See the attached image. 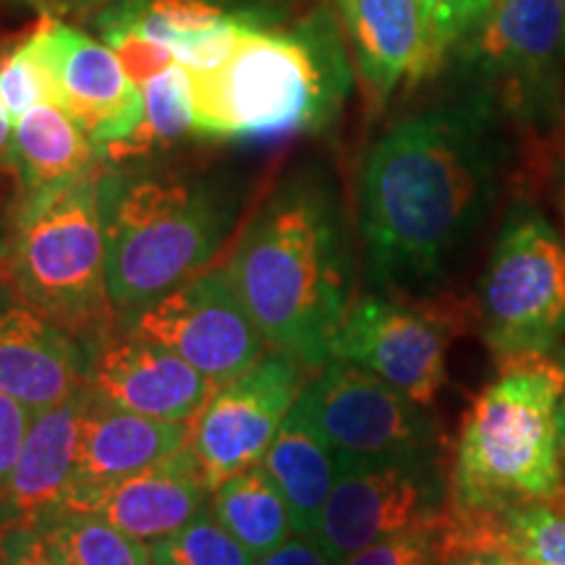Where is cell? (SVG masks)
Masks as SVG:
<instances>
[{
    "label": "cell",
    "instance_id": "1",
    "mask_svg": "<svg viewBox=\"0 0 565 565\" xmlns=\"http://www.w3.org/2000/svg\"><path fill=\"white\" fill-rule=\"evenodd\" d=\"M500 145L484 100L391 126L359 173V231L374 291L435 296L498 192Z\"/></svg>",
    "mask_w": 565,
    "mask_h": 565
},
{
    "label": "cell",
    "instance_id": "2",
    "mask_svg": "<svg viewBox=\"0 0 565 565\" xmlns=\"http://www.w3.org/2000/svg\"><path fill=\"white\" fill-rule=\"evenodd\" d=\"M270 349L320 370L353 303V263L335 200L315 175H288L254 212L228 265Z\"/></svg>",
    "mask_w": 565,
    "mask_h": 565
},
{
    "label": "cell",
    "instance_id": "3",
    "mask_svg": "<svg viewBox=\"0 0 565 565\" xmlns=\"http://www.w3.org/2000/svg\"><path fill=\"white\" fill-rule=\"evenodd\" d=\"M189 76L196 137L259 147L324 129L351 84L330 13L296 30L246 19L228 58Z\"/></svg>",
    "mask_w": 565,
    "mask_h": 565
},
{
    "label": "cell",
    "instance_id": "4",
    "mask_svg": "<svg viewBox=\"0 0 565 565\" xmlns=\"http://www.w3.org/2000/svg\"><path fill=\"white\" fill-rule=\"evenodd\" d=\"M494 362L498 374L466 408L448 469L450 503L479 511L547 500L565 487L561 353H513Z\"/></svg>",
    "mask_w": 565,
    "mask_h": 565
},
{
    "label": "cell",
    "instance_id": "5",
    "mask_svg": "<svg viewBox=\"0 0 565 565\" xmlns=\"http://www.w3.org/2000/svg\"><path fill=\"white\" fill-rule=\"evenodd\" d=\"M233 223L215 186L179 173H103L105 270L118 330L212 263Z\"/></svg>",
    "mask_w": 565,
    "mask_h": 565
},
{
    "label": "cell",
    "instance_id": "6",
    "mask_svg": "<svg viewBox=\"0 0 565 565\" xmlns=\"http://www.w3.org/2000/svg\"><path fill=\"white\" fill-rule=\"evenodd\" d=\"M103 171L21 194L9 244L17 291L87 353L118 333L105 270Z\"/></svg>",
    "mask_w": 565,
    "mask_h": 565
},
{
    "label": "cell",
    "instance_id": "7",
    "mask_svg": "<svg viewBox=\"0 0 565 565\" xmlns=\"http://www.w3.org/2000/svg\"><path fill=\"white\" fill-rule=\"evenodd\" d=\"M475 320L494 359L555 351L565 338V244L542 212H508L477 282Z\"/></svg>",
    "mask_w": 565,
    "mask_h": 565
},
{
    "label": "cell",
    "instance_id": "8",
    "mask_svg": "<svg viewBox=\"0 0 565 565\" xmlns=\"http://www.w3.org/2000/svg\"><path fill=\"white\" fill-rule=\"evenodd\" d=\"M469 320L475 315L440 296L372 291L351 303L333 356L364 366L429 408L448 385L450 338Z\"/></svg>",
    "mask_w": 565,
    "mask_h": 565
},
{
    "label": "cell",
    "instance_id": "9",
    "mask_svg": "<svg viewBox=\"0 0 565 565\" xmlns=\"http://www.w3.org/2000/svg\"><path fill=\"white\" fill-rule=\"evenodd\" d=\"M445 500L448 475L437 450L395 458L338 456L335 484L312 536L333 565H341L372 542L433 524Z\"/></svg>",
    "mask_w": 565,
    "mask_h": 565
},
{
    "label": "cell",
    "instance_id": "10",
    "mask_svg": "<svg viewBox=\"0 0 565 565\" xmlns=\"http://www.w3.org/2000/svg\"><path fill=\"white\" fill-rule=\"evenodd\" d=\"M126 330L179 353L215 387L252 370L270 351L225 267L181 282Z\"/></svg>",
    "mask_w": 565,
    "mask_h": 565
},
{
    "label": "cell",
    "instance_id": "11",
    "mask_svg": "<svg viewBox=\"0 0 565 565\" xmlns=\"http://www.w3.org/2000/svg\"><path fill=\"white\" fill-rule=\"evenodd\" d=\"M324 440L345 458L435 454L437 424L427 408L364 366L333 356L301 391Z\"/></svg>",
    "mask_w": 565,
    "mask_h": 565
},
{
    "label": "cell",
    "instance_id": "12",
    "mask_svg": "<svg viewBox=\"0 0 565 565\" xmlns=\"http://www.w3.org/2000/svg\"><path fill=\"white\" fill-rule=\"evenodd\" d=\"M303 370L299 359L270 349L252 370L212 391L192 419L189 437L210 490L265 461L282 419L307 385Z\"/></svg>",
    "mask_w": 565,
    "mask_h": 565
},
{
    "label": "cell",
    "instance_id": "13",
    "mask_svg": "<svg viewBox=\"0 0 565 565\" xmlns=\"http://www.w3.org/2000/svg\"><path fill=\"white\" fill-rule=\"evenodd\" d=\"M45 21L32 42L53 71L58 108L79 124L100 154L103 147L137 129L145 116V95L108 42H97L58 19Z\"/></svg>",
    "mask_w": 565,
    "mask_h": 565
},
{
    "label": "cell",
    "instance_id": "14",
    "mask_svg": "<svg viewBox=\"0 0 565 565\" xmlns=\"http://www.w3.org/2000/svg\"><path fill=\"white\" fill-rule=\"evenodd\" d=\"M349 53L372 108L443 66L448 51L437 40L424 0H335Z\"/></svg>",
    "mask_w": 565,
    "mask_h": 565
},
{
    "label": "cell",
    "instance_id": "15",
    "mask_svg": "<svg viewBox=\"0 0 565 565\" xmlns=\"http://www.w3.org/2000/svg\"><path fill=\"white\" fill-rule=\"evenodd\" d=\"M210 484L189 445L134 475L79 487L61 511L100 515L134 540L154 545L189 524L210 505Z\"/></svg>",
    "mask_w": 565,
    "mask_h": 565
},
{
    "label": "cell",
    "instance_id": "16",
    "mask_svg": "<svg viewBox=\"0 0 565 565\" xmlns=\"http://www.w3.org/2000/svg\"><path fill=\"white\" fill-rule=\"evenodd\" d=\"M89 391L126 412L192 422L215 385L166 345L118 330L87 353Z\"/></svg>",
    "mask_w": 565,
    "mask_h": 565
},
{
    "label": "cell",
    "instance_id": "17",
    "mask_svg": "<svg viewBox=\"0 0 565 565\" xmlns=\"http://www.w3.org/2000/svg\"><path fill=\"white\" fill-rule=\"evenodd\" d=\"M475 58L503 84L511 108L545 100L565 63L561 0H498L475 34Z\"/></svg>",
    "mask_w": 565,
    "mask_h": 565
},
{
    "label": "cell",
    "instance_id": "18",
    "mask_svg": "<svg viewBox=\"0 0 565 565\" xmlns=\"http://www.w3.org/2000/svg\"><path fill=\"white\" fill-rule=\"evenodd\" d=\"M87 385V349L42 317L13 286L0 282V391L34 414Z\"/></svg>",
    "mask_w": 565,
    "mask_h": 565
},
{
    "label": "cell",
    "instance_id": "19",
    "mask_svg": "<svg viewBox=\"0 0 565 565\" xmlns=\"http://www.w3.org/2000/svg\"><path fill=\"white\" fill-rule=\"evenodd\" d=\"M87 395L89 387L84 385L63 404L32 416L19 461L0 498V526H40L66 505L76 484V454Z\"/></svg>",
    "mask_w": 565,
    "mask_h": 565
},
{
    "label": "cell",
    "instance_id": "20",
    "mask_svg": "<svg viewBox=\"0 0 565 565\" xmlns=\"http://www.w3.org/2000/svg\"><path fill=\"white\" fill-rule=\"evenodd\" d=\"M189 437L192 422L152 419L126 412L89 391L82 414L74 490L134 475L189 445Z\"/></svg>",
    "mask_w": 565,
    "mask_h": 565
},
{
    "label": "cell",
    "instance_id": "21",
    "mask_svg": "<svg viewBox=\"0 0 565 565\" xmlns=\"http://www.w3.org/2000/svg\"><path fill=\"white\" fill-rule=\"evenodd\" d=\"M105 19L137 26L189 71H210L228 58L238 30L252 17H233L212 0H124Z\"/></svg>",
    "mask_w": 565,
    "mask_h": 565
},
{
    "label": "cell",
    "instance_id": "22",
    "mask_svg": "<svg viewBox=\"0 0 565 565\" xmlns=\"http://www.w3.org/2000/svg\"><path fill=\"white\" fill-rule=\"evenodd\" d=\"M265 469L286 500L296 534L312 536L335 484L338 454L299 395L265 456Z\"/></svg>",
    "mask_w": 565,
    "mask_h": 565
},
{
    "label": "cell",
    "instance_id": "23",
    "mask_svg": "<svg viewBox=\"0 0 565 565\" xmlns=\"http://www.w3.org/2000/svg\"><path fill=\"white\" fill-rule=\"evenodd\" d=\"M13 162L21 194H38L97 171L100 154L66 110L42 103L13 121Z\"/></svg>",
    "mask_w": 565,
    "mask_h": 565
},
{
    "label": "cell",
    "instance_id": "24",
    "mask_svg": "<svg viewBox=\"0 0 565 565\" xmlns=\"http://www.w3.org/2000/svg\"><path fill=\"white\" fill-rule=\"evenodd\" d=\"M210 511L254 557H263L294 536L286 500L265 463L238 471L212 490Z\"/></svg>",
    "mask_w": 565,
    "mask_h": 565
},
{
    "label": "cell",
    "instance_id": "25",
    "mask_svg": "<svg viewBox=\"0 0 565 565\" xmlns=\"http://www.w3.org/2000/svg\"><path fill=\"white\" fill-rule=\"evenodd\" d=\"M141 95H145V116L137 129L100 150V160H108L116 168L152 158L194 134L192 76L181 63H173L171 68L152 76L141 87Z\"/></svg>",
    "mask_w": 565,
    "mask_h": 565
},
{
    "label": "cell",
    "instance_id": "26",
    "mask_svg": "<svg viewBox=\"0 0 565 565\" xmlns=\"http://www.w3.org/2000/svg\"><path fill=\"white\" fill-rule=\"evenodd\" d=\"M34 529L61 565H154L150 545L100 515L58 511Z\"/></svg>",
    "mask_w": 565,
    "mask_h": 565
},
{
    "label": "cell",
    "instance_id": "27",
    "mask_svg": "<svg viewBox=\"0 0 565 565\" xmlns=\"http://www.w3.org/2000/svg\"><path fill=\"white\" fill-rule=\"evenodd\" d=\"M498 545L532 565H565V487L547 500L498 511Z\"/></svg>",
    "mask_w": 565,
    "mask_h": 565
},
{
    "label": "cell",
    "instance_id": "28",
    "mask_svg": "<svg viewBox=\"0 0 565 565\" xmlns=\"http://www.w3.org/2000/svg\"><path fill=\"white\" fill-rule=\"evenodd\" d=\"M154 565H254V557L242 542L210 511L196 513L186 526L152 545Z\"/></svg>",
    "mask_w": 565,
    "mask_h": 565
},
{
    "label": "cell",
    "instance_id": "29",
    "mask_svg": "<svg viewBox=\"0 0 565 565\" xmlns=\"http://www.w3.org/2000/svg\"><path fill=\"white\" fill-rule=\"evenodd\" d=\"M0 103L13 121L42 103L58 105L53 71L32 38L0 63Z\"/></svg>",
    "mask_w": 565,
    "mask_h": 565
},
{
    "label": "cell",
    "instance_id": "30",
    "mask_svg": "<svg viewBox=\"0 0 565 565\" xmlns=\"http://www.w3.org/2000/svg\"><path fill=\"white\" fill-rule=\"evenodd\" d=\"M103 38L108 42V47L118 55V61L124 63L126 74L131 76L134 84L145 87L152 76L162 74L166 68H171L175 58L166 45L154 42L141 34L137 26L124 24V21L105 19L103 24Z\"/></svg>",
    "mask_w": 565,
    "mask_h": 565
},
{
    "label": "cell",
    "instance_id": "31",
    "mask_svg": "<svg viewBox=\"0 0 565 565\" xmlns=\"http://www.w3.org/2000/svg\"><path fill=\"white\" fill-rule=\"evenodd\" d=\"M341 565H437L435 521L372 542L345 557Z\"/></svg>",
    "mask_w": 565,
    "mask_h": 565
},
{
    "label": "cell",
    "instance_id": "32",
    "mask_svg": "<svg viewBox=\"0 0 565 565\" xmlns=\"http://www.w3.org/2000/svg\"><path fill=\"white\" fill-rule=\"evenodd\" d=\"M494 6H498V0H424V9L433 19L437 40L443 42L448 53L458 42L475 38L482 30Z\"/></svg>",
    "mask_w": 565,
    "mask_h": 565
},
{
    "label": "cell",
    "instance_id": "33",
    "mask_svg": "<svg viewBox=\"0 0 565 565\" xmlns=\"http://www.w3.org/2000/svg\"><path fill=\"white\" fill-rule=\"evenodd\" d=\"M32 416L34 412L30 406L0 391V498H3L13 466L19 461Z\"/></svg>",
    "mask_w": 565,
    "mask_h": 565
},
{
    "label": "cell",
    "instance_id": "34",
    "mask_svg": "<svg viewBox=\"0 0 565 565\" xmlns=\"http://www.w3.org/2000/svg\"><path fill=\"white\" fill-rule=\"evenodd\" d=\"M0 565H61L34 526H0Z\"/></svg>",
    "mask_w": 565,
    "mask_h": 565
},
{
    "label": "cell",
    "instance_id": "35",
    "mask_svg": "<svg viewBox=\"0 0 565 565\" xmlns=\"http://www.w3.org/2000/svg\"><path fill=\"white\" fill-rule=\"evenodd\" d=\"M254 565H333V561L317 545L315 536L294 534L282 545L275 547L273 553L257 557Z\"/></svg>",
    "mask_w": 565,
    "mask_h": 565
},
{
    "label": "cell",
    "instance_id": "36",
    "mask_svg": "<svg viewBox=\"0 0 565 565\" xmlns=\"http://www.w3.org/2000/svg\"><path fill=\"white\" fill-rule=\"evenodd\" d=\"M437 565H532L521 555L503 547H471L454 550L437 557Z\"/></svg>",
    "mask_w": 565,
    "mask_h": 565
},
{
    "label": "cell",
    "instance_id": "37",
    "mask_svg": "<svg viewBox=\"0 0 565 565\" xmlns=\"http://www.w3.org/2000/svg\"><path fill=\"white\" fill-rule=\"evenodd\" d=\"M11 3L26 6V9L42 13L45 19H66L97 9L105 0H11Z\"/></svg>",
    "mask_w": 565,
    "mask_h": 565
},
{
    "label": "cell",
    "instance_id": "38",
    "mask_svg": "<svg viewBox=\"0 0 565 565\" xmlns=\"http://www.w3.org/2000/svg\"><path fill=\"white\" fill-rule=\"evenodd\" d=\"M13 118L0 103V171L17 173V162H13Z\"/></svg>",
    "mask_w": 565,
    "mask_h": 565
},
{
    "label": "cell",
    "instance_id": "39",
    "mask_svg": "<svg viewBox=\"0 0 565 565\" xmlns=\"http://www.w3.org/2000/svg\"><path fill=\"white\" fill-rule=\"evenodd\" d=\"M557 353H561V359L565 364V345H557ZM557 433H561V458H563V466H565V387H563V395H561V406H557Z\"/></svg>",
    "mask_w": 565,
    "mask_h": 565
},
{
    "label": "cell",
    "instance_id": "40",
    "mask_svg": "<svg viewBox=\"0 0 565 565\" xmlns=\"http://www.w3.org/2000/svg\"><path fill=\"white\" fill-rule=\"evenodd\" d=\"M11 278V263L9 257H0V282H9Z\"/></svg>",
    "mask_w": 565,
    "mask_h": 565
},
{
    "label": "cell",
    "instance_id": "41",
    "mask_svg": "<svg viewBox=\"0 0 565 565\" xmlns=\"http://www.w3.org/2000/svg\"><path fill=\"white\" fill-rule=\"evenodd\" d=\"M0 257H9V244L3 242V236H0Z\"/></svg>",
    "mask_w": 565,
    "mask_h": 565
},
{
    "label": "cell",
    "instance_id": "42",
    "mask_svg": "<svg viewBox=\"0 0 565 565\" xmlns=\"http://www.w3.org/2000/svg\"><path fill=\"white\" fill-rule=\"evenodd\" d=\"M563 202H565V171H563Z\"/></svg>",
    "mask_w": 565,
    "mask_h": 565
},
{
    "label": "cell",
    "instance_id": "43",
    "mask_svg": "<svg viewBox=\"0 0 565 565\" xmlns=\"http://www.w3.org/2000/svg\"><path fill=\"white\" fill-rule=\"evenodd\" d=\"M561 6H563V13H565V0H561Z\"/></svg>",
    "mask_w": 565,
    "mask_h": 565
}]
</instances>
